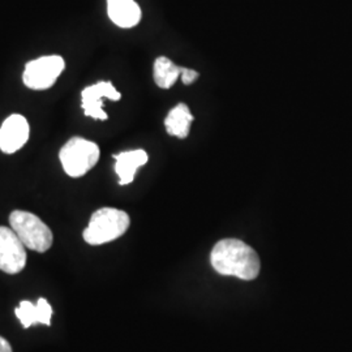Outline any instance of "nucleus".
<instances>
[{
	"instance_id": "nucleus-1",
	"label": "nucleus",
	"mask_w": 352,
	"mask_h": 352,
	"mask_svg": "<svg viewBox=\"0 0 352 352\" xmlns=\"http://www.w3.org/2000/svg\"><path fill=\"white\" fill-rule=\"evenodd\" d=\"M210 263L217 273L243 280L256 279L261 269L257 252L239 239L218 241L210 254Z\"/></svg>"
},
{
	"instance_id": "nucleus-2",
	"label": "nucleus",
	"mask_w": 352,
	"mask_h": 352,
	"mask_svg": "<svg viewBox=\"0 0 352 352\" xmlns=\"http://www.w3.org/2000/svg\"><path fill=\"white\" fill-rule=\"evenodd\" d=\"M129 225L131 219L126 212L115 208H102L91 214L82 235L90 245H101L124 235Z\"/></svg>"
},
{
	"instance_id": "nucleus-3",
	"label": "nucleus",
	"mask_w": 352,
	"mask_h": 352,
	"mask_svg": "<svg viewBox=\"0 0 352 352\" xmlns=\"http://www.w3.org/2000/svg\"><path fill=\"white\" fill-rule=\"evenodd\" d=\"M10 225L28 250L39 253L50 250L54 241L50 227L36 214L14 210L10 215Z\"/></svg>"
},
{
	"instance_id": "nucleus-4",
	"label": "nucleus",
	"mask_w": 352,
	"mask_h": 352,
	"mask_svg": "<svg viewBox=\"0 0 352 352\" xmlns=\"http://www.w3.org/2000/svg\"><path fill=\"white\" fill-rule=\"evenodd\" d=\"M100 154L101 151L96 142L82 138H72L59 151V160L67 175L81 177L97 164Z\"/></svg>"
},
{
	"instance_id": "nucleus-5",
	"label": "nucleus",
	"mask_w": 352,
	"mask_h": 352,
	"mask_svg": "<svg viewBox=\"0 0 352 352\" xmlns=\"http://www.w3.org/2000/svg\"><path fill=\"white\" fill-rule=\"evenodd\" d=\"M64 59L59 55L41 56L26 63L23 81L25 87L33 90H45L56 82L64 71Z\"/></svg>"
},
{
	"instance_id": "nucleus-6",
	"label": "nucleus",
	"mask_w": 352,
	"mask_h": 352,
	"mask_svg": "<svg viewBox=\"0 0 352 352\" xmlns=\"http://www.w3.org/2000/svg\"><path fill=\"white\" fill-rule=\"evenodd\" d=\"M26 265V247L11 227L0 226V270L7 274L23 272Z\"/></svg>"
},
{
	"instance_id": "nucleus-7",
	"label": "nucleus",
	"mask_w": 352,
	"mask_h": 352,
	"mask_svg": "<svg viewBox=\"0 0 352 352\" xmlns=\"http://www.w3.org/2000/svg\"><path fill=\"white\" fill-rule=\"evenodd\" d=\"M81 106L85 116H90L93 119L106 120L107 113L103 111L102 104L103 98H109L111 101H119L122 98V94L113 88L110 81H100L94 85H90L88 88L81 91Z\"/></svg>"
},
{
	"instance_id": "nucleus-8",
	"label": "nucleus",
	"mask_w": 352,
	"mask_h": 352,
	"mask_svg": "<svg viewBox=\"0 0 352 352\" xmlns=\"http://www.w3.org/2000/svg\"><path fill=\"white\" fill-rule=\"evenodd\" d=\"M30 128L25 116L13 113L8 116L0 126V151L13 154L20 151L29 139Z\"/></svg>"
},
{
	"instance_id": "nucleus-9",
	"label": "nucleus",
	"mask_w": 352,
	"mask_h": 352,
	"mask_svg": "<svg viewBox=\"0 0 352 352\" xmlns=\"http://www.w3.org/2000/svg\"><path fill=\"white\" fill-rule=\"evenodd\" d=\"M116 160L115 171L119 176V184L126 186L133 182L138 168L148 164V153L142 149L138 151H122L116 155H113Z\"/></svg>"
},
{
	"instance_id": "nucleus-10",
	"label": "nucleus",
	"mask_w": 352,
	"mask_h": 352,
	"mask_svg": "<svg viewBox=\"0 0 352 352\" xmlns=\"http://www.w3.org/2000/svg\"><path fill=\"white\" fill-rule=\"evenodd\" d=\"M14 314L25 329L37 325V324H43L47 327L51 325L52 308L45 298L38 299L36 305L28 300H23L20 302V305L14 309Z\"/></svg>"
},
{
	"instance_id": "nucleus-11",
	"label": "nucleus",
	"mask_w": 352,
	"mask_h": 352,
	"mask_svg": "<svg viewBox=\"0 0 352 352\" xmlns=\"http://www.w3.org/2000/svg\"><path fill=\"white\" fill-rule=\"evenodd\" d=\"M110 20L119 28H133L141 20V10L135 0H107Z\"/></svg>"
},
{
	"instance_id": "nucleus-12",
	"label": "nucleus",
	"mask_w": 352,
	"mask_h": 352,
	"mask_svg": "<svg viewBox=\"0 0 352 352\" xmlns=\"http://www.w3.org/2000/svg\"><path fill=\"white\" fill-rule=\"evenodd\" d=\"M193 119L195 118L186 103L176 104L164 119L167 133L179 139H186L189 135Z\"/></svg>"
},
{
	"instance_id": "nucleus-13",
	"label": "nucleus",
	"mask_w": 352,
	"mask_h": 352,
	"mask_svg": "<svg viewBox=\"0 0 352 352\" xmlns=\"http://www.w3.org/2000/svg\"><path fill=\"white\" fill-rule=\"evenodd\" d=\"M182 75V67H177L173 60L166 56H160L154 62L153 76L155 84L162 89H170Z\"/></svg>"
},
{
	"instance_id": "nucleus-14",
	"label": "nucleus",
	"mask_w": 352,
	"mask_h": 352,
	"mask_svg": "<svg viewBox=\"0 0 352 352\" xmlns=\"http://www.w3.org/2000/svg\"><path fill=\"white\" fill-rule=\"evenodd\" d=\"M199 72H196L195 69L190 68H183L182 67V81L184 85H190L193 84L197 78H199Z\"/></svg>"
},
{
	"instance_id": "nucleus-15",
	"label": "nucleus",
	"mask_w": 352,
	"mask_h": 352,
	"mask_svg": "<svg viewBox=\"0 0 352 352\" xmlns=\"http://www.w3.org/2000/svg\"><path fill=\"white\" fill-rule=\"evenodd\" d=\"M0 352H12V347H11L10 342L4 340L3 337H0Z\"/></svg>"
}]
</instances>
